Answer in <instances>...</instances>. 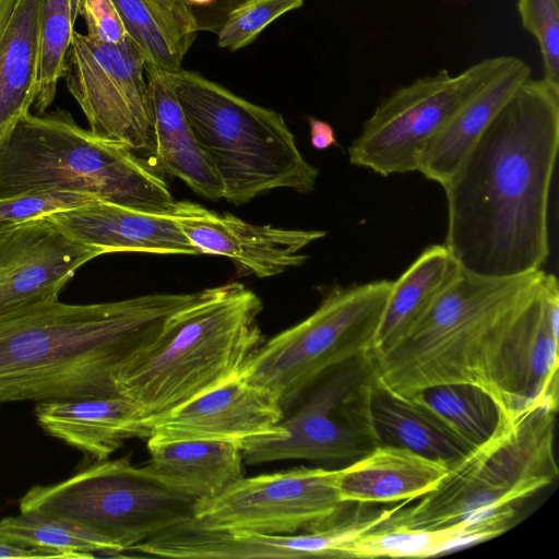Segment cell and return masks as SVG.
<instances>
[{"instance_id":"6da1fadb","label":"cell","mask_w":559,"mask_h":559,"mask_svg":"<svg viewBox=\"0 0 559 559\" xmlns=\"http://www.w3.org/2000/svg\"><path fill=\"white\" fill-rule=\"evenodd\" d=\"M559 147V83L526 79L442 186L444 246L467 272L509 277L542 269Z\"/></svg>"},{"instance_id":"7a4b0ae2","label":"cell","mask_w":559,"mask_h":559,"mask_svg":"<svg viewBox=\"0 0 559 559\" xmlns=\"http://www.w3.org/2000/svg\"><path fill=\"white\" fill-rule=\"evenodd\" d=\"M538 271L491 277L462 269L396 346L373 357L374 377L406 395L444 383H469L506 414L536 404L532 358L548 323Z\"/></svg>"},{"instance_id":"3957f363","label":"cell","mask_w":559,"mask_h":559,"mask_svg":"<svg viewBox=\"0 0 559 559\" xmlns=\"http://www.w3.org/2000/svg\"><path fill=\"white\" fill-rule=\"evenodd\" d=\"M199 294L91 305L58 299L0 317V403L121 394L120 370Z\"/></svg>"},{"instance_id":"277c9868","label":"cell","mask_w":559,"mask_h":559,"mask_svg":"<svg viewBox=\"0 0 559 559\" xmlns=\"http://www.w3.org/2000/svg\"><path fill=\"white\" fill-rule=\"evenodd\" d=\"M260 297L234 282L201 290L120 370L119 392L150 424L241 374L264 342Z\"/></svg>"},{"instance_id":"5b68a950","label":"cell","mask_w":559,"mask_h":559,"mask_svg":"<svg viewBox=\"0 0 559 559\" xmlns=\"http://www.w3.org/2000/svg\"><path fill=\"white\" fill-rule=\"evenodd\" d=\"M72 191L134 210L170 214L160 173L121 143L83 129L58 109L19 118L0 134V199Z\"/></svg>"},{"instance_id":"8992f818","label":"cell","mask_w":559,"mask_h":559,"mask_svg":"<svg viewBox=\"0 0 559 559\" xmlns=\"http://www.w3.org/2000/svg\"><path fill=\"white\" fill-rule=\"evenodd\" d=\"M557 408L539 405L502 413L495 433L453 463L430 492L396 510L393 524L441 528L460 523L508 525L513 503L547 487L558 476L554 452Z\"/></svg>"},{"instance_id":"52a82bcc","label":"cell","mask_w":559,"mask_h":559,"mask_svg":"<svg viewBox=\"0 0 559 559\" xmlns=\"http://www.w3.org/2000/svg\"><path fill=\"white\" fill-rule=\"evenodd\" d=\"M175 95L219 179L223 199L242 205L287 188L309 193L319 170L306 160L283 116L199 73H168Z\"/></svg>"},{"instance_id":"ba28073f","label":"cell","mask_w":559,"mask_h":559,"mask_svg":"<svg viewBox=\"0 0 559 559\" xmlns=\"http://www.w3.org/2000/svg\"><path fill=\"white\" fill-rule=\"evenodd\" d=\"M393 282L335 285L299 323L264 341L241 376L289 409L334 369L374 349Z\"/></svg>"},{"instance_id":"9c48e42d","label":"cell","mask_w":559,"mask_h":559,"mask_svg":"<svg viewBox=\"0 0 559 559\" xmlns=\"http://www.w3.org/2000/svg\"><path fill=\"white\" fill-rule=\"evenodd\" d=\"M197 502L123 456L98 461L53 485L34 486L19 504L20 512L59 519L98 535L122 554L191 519Z\"/></svg>"},{"instance_id":"30bf717a","label":"cell","mask_w":559,"mask_h":559,"mask_svg":"<svg viewBox=\"0 0 559 559\" xmlns=\"http://www.w3.org/2000/svg\"><path fill=\"white\" fill-rule=\"evenodd\" d=\"M516 59L486 58L460 73L442 69L397 88L364 122L348 148L349 162L382 176L418 171L420 157L433 138Z\"/></svg>"},{"instance_id":"8fae6325","label":"cell","mask_w":559,"mask_h":559,"mask_svg":"<svg viewBox=\"0 0 559 559\" xmlns=\"http://www.w3.org/2000/svg\"><path fill=\"white\" fill-rule=\"evenodd\" d=\"M372 354L354 359L323 377L297 409L278 424L281 431L241 441L249 465L283 460L350 463L373 448L366 408Z\"/></svg>"},{"instance_id":"7c38bea8","label":"cell","mask_w":559,"mask_h":559,"mask_svg":"<svg viewBox=\"0 0 559 559\" xmlns=\"http://www.w3.org/2000/svg\"><path fill=\"white\" fill-rule=\"evenodd\" d=\"M338 468L296 467L242 477L219 495L195 503L191 520L212 531L298 534L328 527L345 516Z\"/></svg>"},{"instance_id":"4fadbf2b","label":"cell","mask_w":559,"mask_h":559,"mask_svg":"<svg viewBox=\"0 0 559 559\" xmlns=\"http://www.w3.org/2000/svg\"><path fill=\"white\" fill-rule=\"evenodd\" d=\"M144 71L143 55L131 38L112 45L73 31L63 76L90 130L141 157L150 154L155 159L152 104Z\"/></svg>"},{"instance_id":"5bb4252c","label":"cell","mask_w":559,"mask_h":559,"mask_svg":"<svg viewBox=\"0 0 559 559\" xmlns=\"http://www.w3.org/2000/svg\"><path fill=\"white\" fill-rule=\"evenodd\" d=\"M391 513L392 509L372 515L357 513L322 530L298 534L212 531L189 519L129 551L187 559L343 558L348 544L386 521Z\"/></svg>"},{"instance_id":"9a60e30c","label":"cell","mask_w":559,"mask_h":559,"mask_svg":"<svg viewBox=\"0 0 559 559\" xmlns=\"http://www.w3.org/2000/svg\"><path fill=\"white\" fill-rule=\"evenodd\" d=\"M99 255L46 217L16 225L0 239V317L58 300L76 270Z\"/></svg>"},{"instance_id":"2e32d148","label":"cell","mask_w":559,"mask_h":559,"mask_svg":"<svg viewBox=\"0 0 559 559\" xmlns=\"http://www.w3.org/2000/svg\"><path fill=\"white\" fill-rule=\"evenodd\" d=\"M169 215L200 254L227 258L260 278L304 264L308 255L301 250L326 235L323 230L255 225L191 201H176Z\"/></svg>"},{"instance_id":"e0dca14e","label":"cell","mask_w":559,"mask_h":559,"mask_svg":"<svg viewBox=\"0 0 559 559\" xmlns=\"http://www.w3.org/2000/svg\"><path fill=\"white\" fill-rule=\"evenodd\" d=\"M284 416L267 390L239 374L153 420L148 438L242 441L281 431Z\"/></svg>"},{"instance_id":"ac0fdd59","label":"cell","mask_w":559,"mask_h":559,"mask_svg":"<svg viewBox=\"0 0 559 559\" xmlns=\"http://www.w3.org/2000/svg\"><path fill=\"white\" fill-rule=\"evenodd\" d=\"M46 218L100 255L111 252L200 254L169 214L95 201Z\"/></svg>"},{"instance_id":"d6986e66","label":"cell","mask_w":559,"mask_h":559,"mask_svg":"<svg viewBox=\"0 0 559 559\" xmlns=\"http://www.w3.org/2000/svg\"><path fill=\"white\" fill-rule=\"evenodd\" d=\"M35 416L50 436L104 461L130 439H147L152 426L127 396L111 395L37 402Z\"/></svg>"},{"instance_id":"ffe728a7","label":"cell","mask_w":559,"mask_h":559,"mask_svg":"<svg viewBox=\"0 0 559 559\" xmlns=\"http://www.w3.org/2000/svg\"><path fill=\"white\" fill-rule=\"evenodd\" d=\"M449 466L412 450L378 444L338 468L336 487L345 503L409 501L432 491Z\"/></svg>"},{"instance_id":"44dd1931","label":"cell","mask_w":559,"mask_h":559,"mask_svg":"<svg viewBox=\"0 0 559 559\" xmlns=\"http://www.w3.org/2000/svg\"><path fill=\"white\" fill-rule=\"evenodd\" d=\"M366 408L376 445L405 448L449 467L474 449L425 407L385 388L373 370L366 385Z\"/></svg>"},{"instance_id":"7402d4cb","label":"cell","mask_w":559,"mask_h":559,"mask_svg":"<svg viewBox=\"0 0 559 559\" xmlns=\"http://www.w3.org/2000/svg\"><path fill=\"white\" fill-rule=\"evenodd\" d=\"M147 449V469L197 501L219 495L245 476L241 441L148 438Z\"/></svg>"},{"instance_id":"603a6c76","label":"cell","mask_w":559,"mask_h":559,"mask_svg":"<svg viewBox=\"0 0 559 559\" xmlns=\"http://www.w3.org/2000/svg\"><path fill=\"white\" fill-rule=\"evenodd\" d=\"M152 104L154 155L159 169L211 201L223 188L202 151L166 72H146Z\"/></svg>"},{"instance_id":"cb8c5ba5","label":"cell","mask_w":559,"mask_h":559,"mask_svg":"<svg viewBox=\"0 0 559 559\" xmlns=\"http://www.w3.org/2000/svg\"><path fill=\"white\" fill-rule=\"evenodd\" d=\"M461 271L444 245L426 248L392 284L372 356H382L403 341Z\"/></svg>"},{"instance_id":"d4e9b609","label":"cell","mask_w":559,"mask_h":559,"mask_svg":"<svg viewBox=\"0 0 559 559\" xmlns=\"http://www.w3.org/2000/svg\"><path fill=\"white\" fill-rule=\"evenodd\" d=\"M531 76L530 66L515 62L469 99L424 151L418 171L443 186L460 160L516 88Z\"/></svg>"},{"instance_id":"484cf974","label":"cell","mask_w":559,"mask_h":559,"mask_svg":"<svg viewBox=\"0 0 559 559\" xmlns=\"http://www.w3.org/2000/svg\"><path fill=\"white\" fill-rule=\"evenodd\" d=\"M41 0H17L0 37V134L35 104Z\"/></svg>"},{"instance_id":"4316f807","label":"cell","mask_w":559,"mask_h":559,"mask_svg":"<svg viewBox=\"0 0 559 559\" xmlns=\"http://www.w3.org/2000/svg\"><path fill=\"white\" fill-rule=\"evenodd\" d=\"M488 527L466 522L441 528H415L388 520L348 544L343 558H426L495 537Z\"/></svg>"},{"instance_id":"83f0119b","label":"cell","mask_w":559,"mask_h":559,"mask_svg":"<svg viewBox=\"0 0 559 559\" xmlns=\"http://www.w3.org/2000/svg\"><path fill=\"white\" fill-rule=\"evenodd\" d=\"M406 396L429 411L473 448L495 433L502 416L495 399L469 383L431 385Z\"/></svg>"},{"instance_id":"f1b7e54d","label":"cell","mask_w":559,"mask_h":559,"mask_svg":"<svg viewBox=\"0 0 559 559\" xmlns=\"http://www.w3.org/2000/svg\"><path fill=\"white\" fill-rule=\"evenodd\" d=\"M0 538L27 548H37L52 558L120 556L105 538L66 521L37 513L0 519Z\"/></svg>"},{"instance_id":"f546056e","label":"cell","mask_w":559,"mask_h":559,"mask_svg":"<svg viewBox=\"0 0 559 559\" xmlns=\"http://www.w3.org/2000/svg\"><path fill=\"white\" fill-rule=\"evenodd\" d=\"M71 0H41L40 59L35 108L38 115L52 104L73 34Z\"/></svg>"},{"instance_id":"4dcf8cb0","label":"cell","mask_w":559,"mask_h":559,"mask_svg":"<svg viewBox=\"0 0 559 559\" xmlns=\"http://www.w3.org/2000/svg\"><path fill=\"white\" fill-rule=\"evenodd\" d=\"M183 57L198 32L216 35L246 0H144Z\"/></svg>"},{"instance_id":"1f68e13d","label":"cell","mask_w":559,"mask_h":559,"mask_svg":"<svg viewBox=\"0 0 559 559\" xmlns=\"http://www.w3.org/2000/svg\"><path fill=\"white\" fill-rule=\"evenodd\" d=\"M145 61V72L181 70L182 56L144 0H111Z\"/></svg>"},{"instance_id":"d6a6232c","label":"cell","mask_w":559,"mask_h":559,"mask_svg":"<svg viewBox=\"0 0 559 559\" xmlns=\"http://www.w3.org/2000/svg\"><path fill=\"white\" fill-rule=\"evenodd\" d=\"M304 4V0H246L234 9L217 34L218 46L231 51L251 44L274 20Z\"/></svg>"},{"instance_id":"836d02e7","label":"cell","mask_w":559,"mask_h":559,"mask_svg":"<svg viewBox=\"0 0 559 559\" xmlns=\"http://www.w3.org/2000/svg\"><path fill=\"white\" fill-rule=\"evenodd\" d=\"M516 7L523 28L537 40L545 78L559 83V0H518Z\"/></svg>"},{"instance_id":"e575fe53","label":"cell","mask_w":559,"mask_h":559,"mask_svg":"<svg viewBox=\"0 0 559 559\" xmlns=\"http://www.w3.org/2000/svg\"><path fill=\"white\" fill-rule=\"evenodd\" d=\"M100 201L72 191H32L0 199V224L19 225Z\"/></svg>"},{"instance_id":"d590c367","label":"cell","mask_w":559,"mask_h":559,"mask_svg":"<svg viewBox=\"0 0 559 559\" xmlns=\"http://www.w3.org/2000/svg\"><path fill=\"white\" fill-rule=\"evenodd\" d=\"M87 36L94 40L120 45L130 37L111 0H81L80 12Z\"/></svg>"},{"instance_id":"8d00e7d4","label":"cell","mask_w":559,"mask_h":559,"mask_svg":"<svg viewBox=\"0 0 559 559\" xmlns=\"http://www.w3.org/2000/svg\"><path fill=\"white\" fill-rule=\"evenodd\" d=\"M310 143L318 151L326 150L337 144L332 126L317 118H309Z\"/></svg>"},{"instance_id":"74e56055","label":"cell","mask_w":559,"mask_h":559,"mask_svg":"<svg viewBox=\"0 0 559 559\" xmlns=\"http://www.w3.org/2000/svg\"><path fill=\"white\" fill-rule=\"evenodd\" d=\"M1 558H52L50 554L37 548L21 547L0 538Z\"/></svg>"},{"instance_id":"f35d334b","label":"cell","mask_w":559,"mask_h":559,"mask_svg":"<svg viewBox=\"0 0 559 559\" xmlns=\"http://www.w3.org/2000/svg\"><path fill=\"white\" fill-rule=\"evenodd\" d=\"M17 0H0V37Z\"/></svg>"},{"instance_id":"ab89813d","label":"cell","mask_w":559,"mask_h":559,"mask_svg":"<svg viewBox=\"0 0 559 559\" xmlns=\"http://www.w3.org/2000/svg\"><path fill=\"white\" fill-rule=\"evenodd\" d=\"M81 0H71L72 19L75 22L80 12Z\"/></svg>"},{"instance_id":"60d3db41","label":"cell","mask_w":559,"mask_h":559,"mask_svg":"<svg viewBox=\"0 0 559 559\" xmlns=\"http://www.w3.org/2000/svg\"><path fill=\"white\" fill-rule=\"evenodd\" d=\"M16 225L11 224H0V239L5 236L10 230H12Z\"/></svg>"},{"instance_id":"b9f144b4","label":"cell","mask_w":559,"mask_h":559,"mask_svg":"<svg viewBox=\"0 0 559 559\" xmlns=\"http://www.w3.org/2000/svg\"><path fill=\"white\" fill-rule=\"evenodd\" d=\"M1 404V403H0Z\"/></svg>"}]
</instances>
